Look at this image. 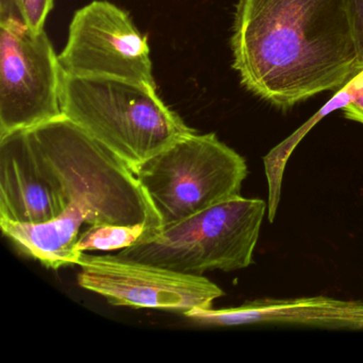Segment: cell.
I'll return each instance as SVG.
<instances>
[{"label": "cell", "instance_id": "cell-8", "mask_svg": "<svg viewBox=\"0 0 363 363\" xmlns=\"http://www.w3.org/2000/svg\"><path fill=\"white\" fill-rule=\"evenodd\" d=\"M150 52L147 38L126 12L95 0L74 14L59 60L67 76L116 78L157 88Z\"/></svg>", "mask_w": 363, "mask_h": 363}, {"label": "cell", "instance_id": "cell-2", "mask_svg": "<svg viewBox=\"0 0 363 363\" xmlns=\"http://www.w3.org/2000/svg\"><path fill=\"white\" fill-rule=\"evenodd\" d=\"M61 182L63 211L44 224L0 220L14 247L48 269L77 265L80 233L95 225L145 223L161 233L160 216L137 175L113 152L65 116L25 129Z\"/></svg>", "mask_w": 363, "mask_h": 363}, {"label": "cell", "instance_id": "cell-9", "mask_svg": "<svg viewBox=\"0 0 363 363\" xmlns=\"http://www.w3.org/2000/svg\"><path fill=\"white\" fill-rule=\"evenodd\" d=\"M62 211L60 180L26 130L0 138V220L44 224Z\"/></svg>", "mask_w": 363, "mask_h": 363}, {"label": "cell", "instance_id": "cell-13", "mask_svg": "<svg viewBox=\"0 0 363 363\" xmlns=\"http://www.w3.org/2000/svg\"><path fill=\"white\" fill-rule=\"evenodd\" d=\"M52 8L54 0H0V22H16L42 31Z\"/></svg>", "mask_w": 363, "mask_h": 363}, {"label": "cell", "instance_id": "cell-12", "mask_svg": "<svg viewBox=\"0 0 363 363\" xmlns=\"http://www.w3.org/2000/svg\"><path fill=\"white\" fill-rule=\"evenodd\" d=\"M159 231L145 223L135 225H95L80 233L75 250L78 254L86 252H113L150 241Z\"/></svg>", "mask_w": 363, "mask_h": 363}, {"label": "cell", "instance_id": "cell-6", "mask_svg": "<svg viewBox=\"0 0 363 363\" xmlns=\"http://www.w3.org/2000/svg\"><path fill=\"white\" fill-rule=\"evenodd\" d=\"M62 80L45 30L0 22V138L63 116Z\"/></svg>", "mask_w": 363, "mask_h": 363}, {"label": "cell", "instance_id": "cell-15", "mask_svg": "<svg viewBox=\"0 0 363 363\" xmlns=\"http://www.w3.org/2000/svg\"><path fill=\"white\" fill-rule=\"evenodd\" d=\"M359 63L363 67V0H345Z\"/></svg>", "mask_w": 363, "mask_h": 363}, {"label": "cell", "instance_id": "cell-10", "mask_svg": "<svg viewBox=\"0 0 363 363\" xmlns=\"http://www.w3.org/2000/svg\"><path fill=\"white\" fill-rule=\"evenodd\" d=\"M184 316L207 327L257 324L303 325L330 329H362L363 301L330 296L261 298L238 307L196 309Z\"/></svg>", "mask_w": 363, "mask_h": 363}, {"label": "cell", "instance_id": "cell-1", "mask_svg": "<svg viewBox=\"0 0 363 363\" xmlns=\"http://www.w3.org/2000/svg\"><path fill=\"white\" fill-rule=\"evenodd\" d=\"M231 50L244 88L284 110L363 69L345 0H238Z\"/></svg>", "mask_w": 363, "mask_h": 363}, {"label": "cell", "instance_id": "cell-5", "mask_svg": "<svg viewBox=\"0 0 363 363\" xmlns=\"http://www.w3.org/2000/svg\"><path fill=\"white\" fill-rule=\"evenodd\" d=\"M247 174L245 159L212 133L178 140L135 172L162 229L239 196Z\"/></svg>", "mask_w": 363, "mask_h": 363}, {"label": "cell", "instance_id": "cell-7", "mask_svg": "<svg viewBox=\"0 0 363 363\" xmlns=\"http://www.w3.org/2000/svg\"><path fill=\"white\" fill-rule=\"evenodd\" d=\"M78 284L101 295L111 305L150 308L186 314L213 308L224 291L206 278L172 271L116 255L82 252Z\"/></svg>", "mask_w": 363, "mask_h": 363}, {"label": "cell", "instance_id": "cell-14", "mask_svg": "<svg viewBox=\"0 0 363 363\" xmlns=\"http://www.w3.org/2000/svg\"><path fill=\"white\" fill-rule=\"evenodd\" d=\"M350 89V99L342 108L347 120L363 124V69L347 82Z\"/></svg>", "mask_w": 363, "mask_h": 363}, {"label": "cell", "instance_id": "cell-4", "mask_svg": "<svg viewBox=\"0 0 363 363\" xmlns=\"http://www.w3.org/2000/svg\"><path fill=\"white\" fill-rule=\"evenodd\" d=\"M267 203L239 195L162 229L155 239L118 256L180 273L233 272L254 262Z\"/></svg>", "mask_w": 363, "mask_h": 363}, {"label": "cell", "instance_id": "cell-3", "mask_svg": "<svg viewBox=\"0 0 363 363\" xmlns=\"http://www.w3.org/2000/svg\"><path fill=\"white\" fill-rule=\"evenodd\" d=\"M61 108L63 116L135 174L148 159L196 133L165 105L157 88L129 80L63 74Z\"/></svg>", "mask_w": 363, "mask_h": 363}, {"label": "cell", "instance_id": "cell-11", "mask_svg": "<svg viewBox=\"0 0 363 363\" xmlns=\"http://www.w3.org/2000/svg\"><path fill=\"white\" fill-rule=\"evenodd\" d=\"M350 89L346 84L341 90L337 91L333 96L316 116L310 118L305 125L297 129L288 139L284 140L279 145L274 147L267 156L263 158L265 176H267V190H269V201H267V216L271 223L275 220L279 206L280 196H281L282 179L286 163L292 155L293 150L298 145L299 141L303 139L306 133L311 130L312 127L320 122L327 114L331 113L337 109H342L350 99Z\"/></svg>", "mask_w": 363, "mask_h": 363}]
</instances>
